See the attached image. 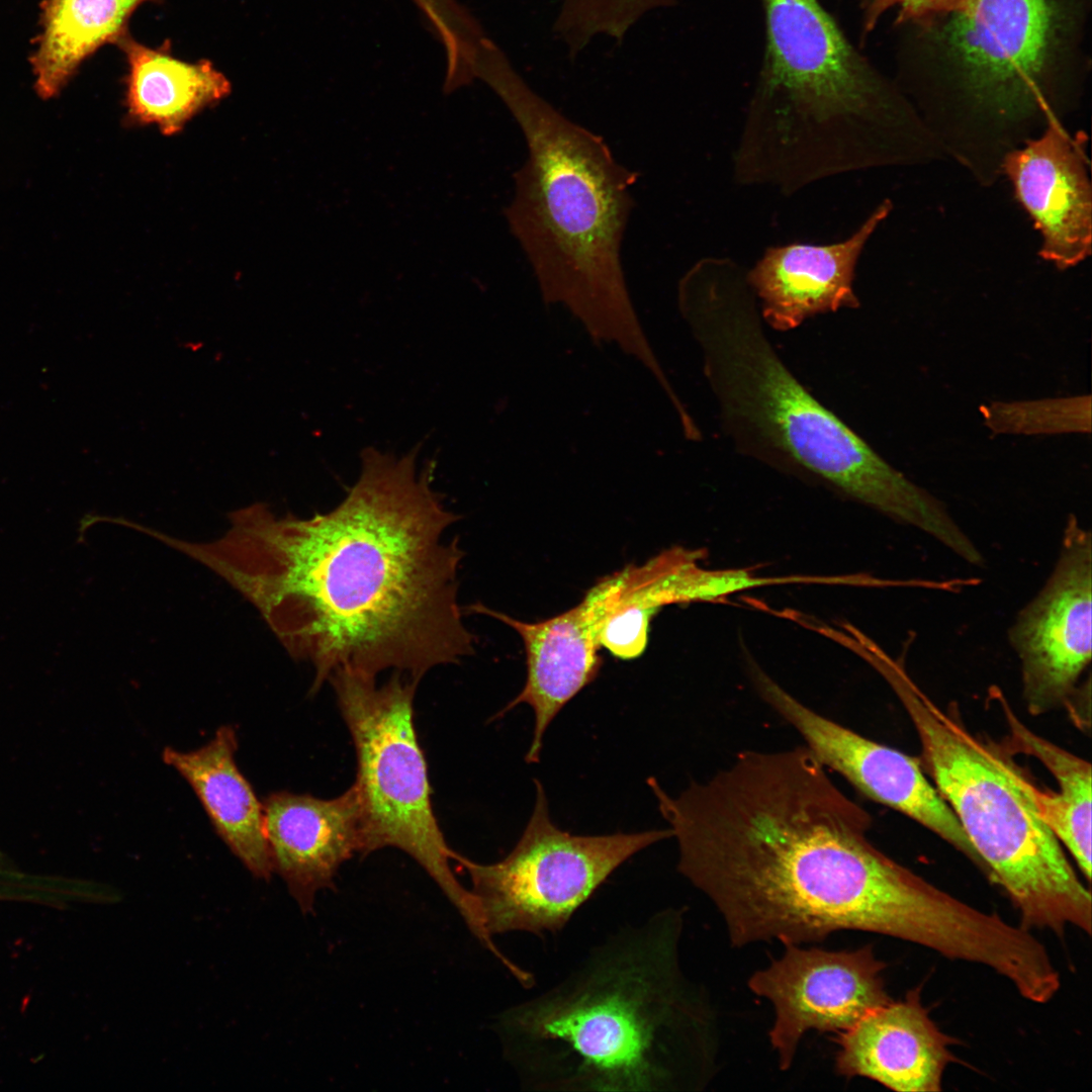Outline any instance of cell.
Masks as SVG:
<instances>
[{
  "mask_svg": "<svg viewBox=\"0 0 1092 1092\" xmlns=\"http://www.w3.org/2000/svg\"><path fill=\"white\" fill-rule=\"evenodd\" d=\"M422 443L360 454V473L333 510L300 519L264 503L229 515L211 542L173 538L260 612L289 655L314 670L310 693L346 669L421 680L471 654L457 601L463 557L448 537L458 517L433 487Z\"/></svg>",
  "mask_w": 1092,
  "mask_h": 1092,
  "instance_id": "cell-1",
  "label": "cell"
},
{
  "mask_svg": "<svg viewBox=\"0 0 1092 1092\" xmlns=\"http://www.w3.org/2000/svg\"><path fill=\"white\" fill-rule=\"evenodd\" d=\"M648 785L679 873L716 907L732 946L842 930L912 942L935 917L936 887L871 843V816L805 744L744 750L677 796Z\"/></svg>",
  "mask_w": 1092,
  "mask_h": 1092,
  "instance_id": "cell-2",
  "label": "cell"
},
{
  "mask_svg": "<svg viewBox=\"0 0 1092 1092\" xmlns=\"http://www.w3.org/2000/svg\"><path fill=\"white\" fill-rule=\"evenodd\" d=\"M682 925L681 909H662L500 1014L505 1055L526 1088L662 1092L709 1084L716 1017L681 968Z\"/></svg>",
  "mask_w": 1092,
  "mask_h": 1092,
  "instance_id": "cell-3",
  "label": "cell"
},
{
  "mask_svg": "<svg viewBox=\"0 0 1092 1092\" xmlns=\"http://www.w3.org/2000/svg\"><path fill=\"white\" fill-rule=\"evenodd\" d=\"M475 78L502 99L527 143L505 213L543 301L565 307L597 345H615L663 380L620 257L638 174L619 164L600 135L534 91L491 39L479 51Z\"/></svg>",
  "mask_w": 1092,
  "mask_h": 1092,
  "instance_id": "cell-4",
  "label": "cell"
},
{
  "mask_svg": "<svg viewBox=\"0 0 1092 1092\" xmlns=\"http://www.w3.org/2000/svg\"><path fill=\"white\" fill-rule=\"evenodd\" d=\"M677 303L738 452L818 479L920 532L935 526L941 502L823 405L783 361L747 269L727 257L700 259L679 280Z\"/></svg>",
  "mask_w": 1092,
  "mask_h": 1092,
  "instance_id": "cell-5",
  "label": "cell"
},
{
  "mask_svg": "<svg viewBox=\"0 0 1092 1092\" xmlns=\"http://www.w3.org/2000/svg\"><path fill=\"white\" fill-rule=\"evenodd\" d=\"M766 43L733 157L738 184L794 194L915 162L930 132L818 0H762Z\"/></svg>",
  "mask_w": 1092,
  "mask_h": 1092,
  "instance_id": "cell-6",
  "label": "cell"
},
{
  "mask_svg": "<svg viewBox=\"0 0 1092 1092\" xmlns=\"http://www.w3.org/2000/svg\"><path fill=\"white\" fill-rule=\"evenodd\" d=\"M882 675L900 700L921 747L920 763L949 806L979 860L1027 930L1091 933L1092 899L1062 844L1039 817L1021 770L997 745L936 706L897 663Z\"/></svg>",
  "mask_w": 1092,
  "mask_h": 1092,
  "instance_id": "cell-7",
  "label": "cell"
},
{
  "mask_svg": "<svg viewBox=\"0 0 1092 1092\" xmlns=\"http://www.w3.org/2000/svg\"><path fill=\"white\" fill-rule=\"evenodd\" d=\"M1069 24L1067 0H969L947 14L942 43L963 113L941 146L981 180L1058 118L1052 75Z\"/></svg>",
  "mask_w": 1092,
  "mask_h": 1092,
  "instance_id": "cell-8",
  "label": "cell"
},
{
  "mask_svg": "<svg viewBox=\"0 0 1092 1092\" xmlns=\"http://www.w3.org/2000/svg\"><path fill=\"white\" fill-rule=\"evenodd\" d=\"M351 733L357 758V788L367 855L395 847L414 858L440 887L472 934L487 939L473 893L456 879L447 844L433 811L428 767L414 721L420 681L396 672L376 678L341 669L329 680Z\"/></svg>",
  "mask_w": 1092,
  "mask_h": 1092,
  "instance_id": "cell-9",
  "label": "cell"
},
{
  "mask_svg": "<svg viewBox=\"0 0 1092 1092\" xmlns=\"http://www.w3.org/2000/svg\"><path fill=\"white\" fill-rule=\"evenodd\" d=\"M531 818L513 850L502 860L479 863L455 852L469 876L491 937L523 931L561 930L574 912L625 860L671 836L670 829L610 835H572L549 817L543 786L535 780ZM672 837V836H671Z\"/></svg>",
  "mask_w": 1092,
  "mask_h": 1092,
  "instance_id": "cell-10",
  "label": "cell"
},
{
  "mask_svg": "<svg viewBox=\"0 0 1092 1092\" xmlns=\"http://www.w3.org/2000/svg\"><path fill=\"white\" fill-rule=\"evenodd\" d=\"M1008 641L1030 713L1068 706L1080 693L1092 652V539L1078 518L1067 519L1054 567L1014 618Z\"/></svg>",
  "mask_w": 1092,
  "mask_h": 1092,
  "instance_id": "cell-11",
  "label": "cell"
},
{
  "mask_svg": "<svg viewBox=\"0 0 1092 1092\" xmlns=\"http://www.w3.org/2000/svg\"><path fill=\"white\" fill-rule=\"evenodd\" d=\"M885 968L872 945L830 951L785 944L782 957L753 973L748 988L774 1007L768 1037L780 1070L792 1067L808 1030L841 1033L890 1002Z\"/></svg>",
  "mask_w": 1092,
  "mask_h": 1092,
  "instance_id": "cell-12",
  "label": "cell"
},
{
  "mask_svg": "<svg viewBox=\"0 0 1092 1092\" xmlns=\"http://www.w3.org/2000/svg\"><path fill=\"white\" fill-rule=\"evenodd\" d=\"M748 669L761 699L801 735L826 768L839 774L873 801L932 831L978 867L970 840L949 806L926 778L919 759L815 712L751 660Z\"/></svg>",
  "mask_w": 1092,
  "mask_h": 1092,
  "instance_id": "cell-13",
  "label": "cell"
},
{
  "mask_svg": "<svg viewBox=\"0 0 1092 1092\" xmlns=\"http://www.w3.org/2000/svg\"><path fill=\"white\" fill-rule=\"evenodd\" d=\"M621 581V571L605 576L578 605L537 623L523 622L481 605L470 607L512 627L524 643L525 685L496 717L520 704L532 708L535 723L527 762L539 760L544 733L554 717L598 676L602 665L601 632Z\"/></svg>",
  "mask_w": 1092,
  "mask_h": 1092,
  "instance_id": "cell-14",
  "label": "cell"
},
{
  "mask_svg": "<svg viewBox=\"0 0 1092 1092\" xmlns=\"http://www.w3.org/2000/svg\"><path fill=\"white\" fill-rule=\"evenodd\" d=\"M1000 172L1039 232V256L1065 270L1092 247V189L1085 138L1072 136L1059 118L1003 157Z\"/></svg>",
  "mask_w": 1092,
  "mask_h": 1092,
  "instance_id": "cell-15",
  "label": "cell"
},
{
  "mask_svg": "<svg viewBox=\"0 0 1092 1092\" xmlns=\"http://www.w3.org/2000/svg\"><path fill=\"white\" fill-rule=\"evenodd\" d=\"M891 210V200H884L850 237L837 243L767 248L747 269L765 326L789 332L814 315L857 308L859 300L853 289L857 262Z\"/></svg>",
  "mask_w": 1092,
  "mask_h": 1092,
  "instance_id": "cell-16",
  "label": "cell"
},
{
  "mask_svg": "<svg viewBox=\"0 0 1092 1092\" xmlns=\"http://www.w3.org/2000/svg\"><path fill=\"white\" fill-rule=\"evenodd\" d=\"M264 827L273 873L285 882L303 913L316 895L334 888L340 867L363 842L362 809L353 784L342 795L320 799L277 792L263 803Z\"/></svg>",
  "mask_w": 1092,
  "mask_h": 1092,
  "instance_id": "cell-17",
  "label": "cell"
},
{
  "mask_svg": "<svg viewBox=\"0 0 1092 1092\" xmlns=\"http://www.w3.org/2000/svg\"><path fill=\"white\" fill-rule=\"evenodd\" d=\"M953 1042L929 1017L920 988H915L838 1033L835 1069L843 1077L869 1078L895 1091H939L946 1066L956 1061L949 1050Z\"/></svg>",
  "mask_w": 1092,
  "mask_h": 1092,
  "instance_id": "cell-18",
  "label": "cell"
},
{
  "mask_svg": "<svg viewBox=\"0 0 1092 1092\" xmlns=\"http://www.w3.org/2000/svg\"><path fill=\"white\" fill-rule=\"evenodd\" d=\"M236 729L222 726L202 747L183 752L163 750V761L175 768L191 786L217 834L233 853L257 878L273 873L261 804L239 770L235 754Z\"/></svg>",
  "mask_w": 1092,
  "mask_h": 1092,
  "instance_id": "cell-19",
  "label": "cell"
},
{
  "mask_svg": "<svg viewBox=\"0 0 1092 1092\" xmlns=\"http://www.w3.org/2000/svg\"><path fill=\"white\" fill-rule=\"evenodd\" d=\"M116 44L126 65L124 102L129 119L156 124L164 134L180 131L194 115L232 91L230 80L211 61L177 58L169 40L150 47L126 31Z\"/></svg>",
  "mask_w": 1092,
  "mask_h": 1092,
  "instance_id": "cell-20",
  "label": "cell"
},
{
  "mask_svg": "<svg viewBox=\"0 0 1092 1092\" xmlns=\"http://www.w3.org/2000/svg\"><path fill=\"white\" fill-rule=\"evenodd\" d=\"M1008 728V747L1037 759L1054 777L1058 790L1034 786L1021 771V784L1039 817L1091 879V764L1028 729L1000 698Z\"/></svg>",
  "mask_w": 1092,
  "mask_h": 1092,
  "instance_id": "cell-21",
  "label": "cell"
},
{
  "mask_svg": "<svg viewBox=\"0 0 1092 1092\" xmlns=\"http://www.w3.org/2000/svg\"><path fill=\"white\" fill-rule=\"evenodd\" d=\"M149 2L162 0H49L32 57L38 95L56 96L82 62L128 31L132 14Z\"/></svg>",
  "mask_w": 1092,
  "mask_h": 1092,
  "instance_id": "cell-22",
  "label": "cell"
},
{
  "mask_svg": "<svg viewBox=\"0 0 1092 1092\" xmlns=\"http://www.w3.org/2000/svg\"><path fill=\"white\" fill-rule=\"evenodd\" d=\"M690 550L672 548L622 569L623 579L601 632V646L621 659L640 656L651 617L662 607L687 603Z\"/></svg>",
  "mask_w": 1092,
  "mask_h": 1092,
  "instance_id": "cell-23",
  "label": "cell"
},
{
  "mask_svg": "<svg viewBox=\"0 0 1092 1092\" xmlns=\"http://www.w3.org/2000/svg\"><path fill=\"white\" fill-rule=\"evenodd\" d=\"M677 0H562L553 31L575 58L597 36L622 42L646 13L671 7Z\"/></svg>",
  "mask_w": 1092,
  "mask_h": 1092,
  "instance_id": "cell-24",
  "label": "cell"
},
{
  "mask_svg": "<svg viewBox=\"0 0 1092 1092\" xmlns=\"http://www.w3.org/2000/svg\"><path fill=\"white\" fill-rule=\"evenodd\" d=\"M1089 395L994 402L982 411L988 428L994 433L1049 435L1089 433L1091 429Z\"/></svg>",
  "mask_w": 1092,
  "mask_h": 1092,
  "instance_id": "cell-25",
  "label": "cell"
},
{
  "mask_svg": "<svg viewBox=\"0 0 1092 1092\" xmlns=\"http://www.w3.org/2000/svg\"><path fill=\"white\" fill-rule=\"evenodd\" d=\"M969 0H870L866 13L864 29L870 31L878 19L889 9H898L901 20L922 19L947 15L962 8Z\"/></svg>",
  "mask_w": 1092,
  "mask_h": 1092,
  "instance_id": "cell-26",
  "label": "cell"
}]
</instances>
